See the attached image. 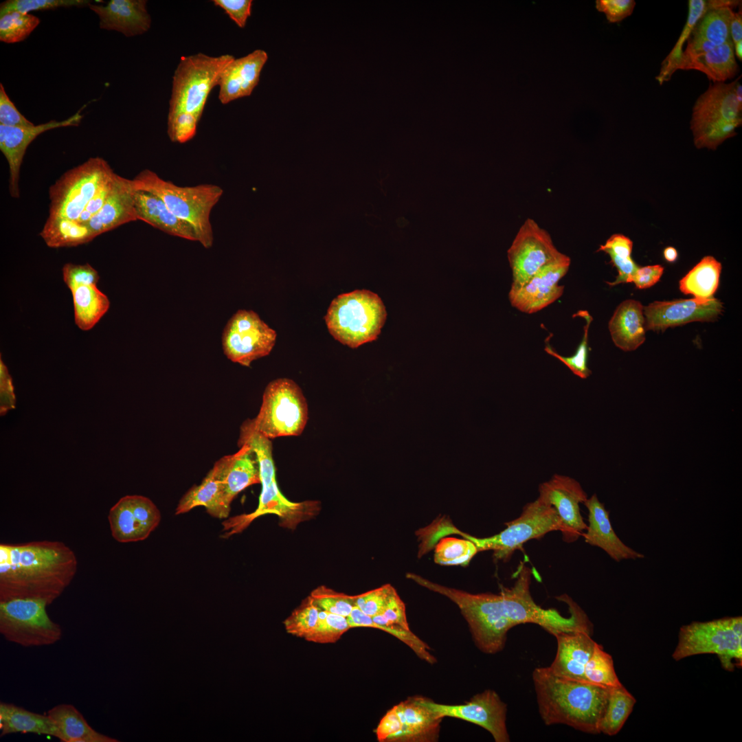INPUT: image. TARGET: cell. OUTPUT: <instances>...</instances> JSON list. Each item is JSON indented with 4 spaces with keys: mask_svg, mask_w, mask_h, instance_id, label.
I'll list each match as a JSON object with an SVG mask.
<instances>
[{
    "mask_svg": "<svg viewBox=\"0 0 742 742\" xmlns=\"http://www.w3.org/2000/svg\"><path fill=\"white\" fill-rule=\"evenodd\" d=\"M115 172L102 157H90L65 172L49 188V216L78 220L86 205Z\"/></svg>",
    "mask_w": 742,
    "mask_h": 742,
    "instance_id": "12",
    "label": "cell"
},
{
    "mask_svg": "<svg viewBox=\"0 0 742 742\" xmlns=\"http://www.w3.org/2000/svg\"><path fill=\"white\" fill-rule=\"evenodd\" d=\"M402 727L400 717L393 707L383 716L375 730L378 741H398Z\"/></svg>",
    "mask_w": 742,
    "mask_h": 742,
    "instance_id": "57",
    "label": "cell"
},
{
    "mask_svg": "<svg viewBox=\"0 0 742 742\" xmlns=\"http://www.w3.org/2000/svg\"><path fill=\"white\" fill-rule=\"evenodd\" d=\"M506 528L489 537L477 538L465 534L451 526V533L460 534L476 546L478 552L493 550L495 560L507 561L515 550L533 539L548 532L563 530L562 523L554 508L538 497L528 503L517 519L506 523Z\"/></svg>",
    "mask_w": 742,
    "mask_h": 742,
    "instance_id": "11",
    "label": "cell"
},
{
    "mask_svg": "<svg viewBox=\"0 0 742 742\" xmlns=\"http://www.w3.org/2000/svg\"><path fill=\"white\" fill-rule=\"evenodd\" d=\"M538 497L552 506L560 519L565 541H576L587 529L580 511L581 503L587 499L580 484L570 477L555 474L539 485Z\"/></svg>",
    "mask_w": 742,
    "mask_h": 742,
    "instance_id": "19",
    "label": "cell"
},
{
    "mask_svg": "<svg viewBox=\"0 0 742 742\" xmlns=\"http://www.w3.org/2000/svg\"><path fill=\"white\" fill-rule=\"evenodd\" d=\"M1 737L16 733H31L60 739V733L52 719L12 703L0 702Z\"/></svg>",
    "mask_w": 742,
    "mask_h": 742,
    "instance_id": "33",
    "label": "cell"
},
{
    "mask_svg": "<svg viewBox=\"0 0 742 742\" xmlns=\"http://www.w3.org/2000/svg\"><path fill=\"white\" fill-rule=\"evenodd\" d=\"M136 190L150 192L159 197L179 218L194 229L197 241L205 248L213 245L210 214L223 194L214 184L179 186L145 169L132 179Z\"/></svg>",
    "mask_w": 742,
    "mask_h": 742,
    "instance_id": "5",
    "label": "cell"
},
{
    "mask_svg": "<svg viewBox=\"0 0 742 742\" xmlns=\"http://www.w3.org/2000/svg\"><path fill=\"white\" fill-rule=\"evenodd\" d=\"M0 124L13 127H28L34 124L24 117L6 93L0 83Z\"/></svg>",
    "mask_w": 742,
    "mask_h": 742,
    "instance_id": "53",
    "label": "cell"
},
{
    "mask_svg": "<svg viewBox=\"0 0 742 742\" xmlns=\"http://www.w3.org/2000/svg\"><path fill=\"white\" fill-rule=\"evenodd\" d=\"M715 654L722 666L733 671L737 660L742 662V618L729 617L707 622H693L682 626L673 658Z\"/></svg>",
    "mask_w": 742,
    "mask_h": 742,
    "instance_id": "9",
    "label": "cell"
},
{
    "mask_svg": "<svg viewBox=\"0 0 742 742\" xmlns=\"http://www.w3.org/2000/svg\"><path fill=\"white\" fill-rule=\"evenodd\" d=\"M135 208L137 220L168 234L197 241L193 227L176 216L157 196L148 192L136 190Z\"/></svg>",
    "mask_w": 742,
    "mask_h": 742,
    "instance_id": "29",
    "label": "cell"
},
{
    "mask_svg": "<svg viewBox=\"0 0 742 742\" xmlns=\"http://www.w3.org/2000/svg\"><path fill=\"white\" fill-rule=\"evenodd\" d=\"M421 701L438 719H460L484 728L496 742L510 741L506 726L507 706L493 690L477 694L463 704H442L423 697Z\"/></svg>",
    "mask_w": 742,
    "mask_h": 742,
    "instance_id": "16",
    "label": "cell"
},
{
    "mask_svg": "<svg viewBox=\"0 0 742 742\" xmlns=\"http://www.w3.org/2000/svg\"><path fill=\"white\" fill-rule=\"evenodd\" d=\"M41 21L29 13L13 11L0 16V41L15 43L25 40Z\"/></svg>",
    "mask_w": 742,
    "mask_h": 742,
    "instance_id": "45",
    "label": "cell"
},
{
    "mask_svg": "<svg viewBox=\"0 0 742 742\" xmlns=\"http://www.w3.org/2000/svg\"><path fill=\"white\" fill-rule=\"evenodd\" d=\"M402 722L398 741H433L437 739L442 719L437 718L421 701L412 697L394 706Z\"/></svg>",
    "mask_w": 742,
    "mask_h": 742,
    "instance_id": "31",
    "label": "cell"
},
{
    "mask_svg": "<svg viewBox=\"0 0 742 742\" xmlns=\"http://www.w3.org/2000/svg\"><path fill=\"white\" fill-rule=\"evenodd\" d=\"M113 177V175L109 181H108L103 186L100 188V189L87 203L85 210L78 219L79 222L87 224V222L102 208V205H104L105 201L109 196L111 187V181Z\"/></svg>",
    "mask_w": 742,
    "mask_h": 742,
    "instance_id": "60",
    "label": "cell"
},
{
    "mask_svg": "<svg viewBox=\"0 0 742 742\" xmlns=\"http://www.w3.org/2000/svg\"><path fill=\"white\" fill-rule=\"evenodd\" d=\"M90 3L89 0H8L0 4V16L13 11L28 13L62 7H83Z\"/></svg>",
    "mask_w": 742,
    "mask_h": 742,
    "instance_id": "50",
    "label": "cell"
},
{
    "mask_svg": "<svg viewBox=\"0 0 742 742\" xmlns=\"http://www.w3.org/2000/svg\"><path fill=\"white\" fill-rule=\"evenodd\" d=\"M0 414L6 412L15 407V394L12 379L3 361L0 360Z\"/></svg>",
    "mask_w": 742,
    "mask_h": 742,
    "instance_id": "58",
    "label": "cell"
},
{
    "mask_svg": "<svg viewBox=\"0 0 742 742\" xmlns=\"http://www.w3.org/2000/svg\"><path fill=\"white\" fill-rule=\"evenodd\" d=\"M108 520L111 535L118 542L143 541L158 526L161 513L149 498L126 495L110 509Z\"/></svg>",
    "mask_w": 742,
    "mask_h": 742,
    "instance_id": "18",
    "label": "cell"
},
{
    "mask_svg": "<svg viewBox=\"0 0 742 742\" xmlns=\"http://www.w3.org/2000/svg\"><path fill=\"white\" fill-rule=\"evenodd\" d=\"M347 619L350 628L372 627L384 631L407 644L421 659L431 664L436 662L435 657L429 651L428 645L409 629H405L398 625L392 623L384 625H377L373 622L371 616L366 614L357 607L352 609Z\"/></svg>",
    "mask_w": 742,
    "mask_h": 742,
    "instance_id": "41",
    "label": "cell"
},
{
    "mask_svg": "<svg viewBox=\"0 0 742 742\" xmlns=\"http://www.w3.org/2000/svg\"><path fill=\"white\" fill-rule=\"evenodd\" d=\"M47 715L60 733L63 742H117V739L93 729L82 714L72 704H61L50 708Z\"/></svg>",
    "mask_w": 742,
    "mask_h": 742,
    "instance_id": "35",
    "label": "cell"
},
{
    "mask_svg": "<svg viewBox=\"0 0 742 742\" xmlns=\"http://www.w3.org/2000/svg\"><path fill=\"white\" fill-rule=\"evenodd\" d=\"M532 681L546 725L564 724L585 733H600L610 688L558 677L548 666L535 668Z\"/></svg>",
    "mask_w": 742,
    "mask_h": 742,
    "instance_id": "3",
    "label": "cell"
},
{
    "mask_svg": "<svg viewBox=\"0 0 742 742\" xmlns=\"http://www.w3.org/2000/svg\"><path fill=\"white\" fill-rule=\"evenodd\" d=\"M136 190L132 179L113 175L109 196L102 208L87 223L94 237L126 223L137 221Z\"/></svg>",
    "mask_w": 742,
    "mask_h": 742,
    "instance_id": "24",
    "label": "cell"
},
{
    "mask_svg": "<svg viewBox=\"0 0 742 742\" xmlns=\"http://www.w3.org/2000/svg\"><path fill=\"white\" fill-rule=\"evenodd\" d=\"M349 629L346 617L320 609L317 625L305 640L319 644L334 643Z\"/></svg>",
    "mask_w": 742,
    "mask_h": 742,
    "instance_id": "48",
    "label": "cell"
},
{
    "mask_svg": "<svg viewBox=\"0 0 742 742\" xmlns=\"http://www.w3.org/2000/svg\"><path fill=\"white\" fill-rule=\"evenodd\" d=\"M571 263L564 254L543 267L526 283L511 287L508 299L518 311L528 314L537 313L557 300L563 293L559 280L567 273Z\"/></svg>",
    "mask_w": 742,
    "mask_h": 742,
    "instance_id": "17",
    "label": "cell"
},
{
    "mask_svg": "<svg viewBox=\"0 0 742 742\" xmlns=\"http://www.w3.org/2000/svg\"><path fill=\"white\" fill-rule=\"evenodd\" d=\"M741 1L722 0L721 3L710 9L696 23L686 41L677 67L684 62L697 54L706 52L728 41H732L730 26L734 8Z\"/></svg>",
    "mask_w": 742,
    "mask_h": 742,
    "instance_id": "22",
    "label": "cell"
},
{
    "mask_svg": "<svg viewBox=\"0 0 742 742\" xmlns=\"http://www.w3.org/2000/svg\"><path fill=\"white\" fill-rule=\"evenodd\" d=\"M232 55L210 56L203 53L182 56L174 71L168 113V135L183 144L196 135L210 91Z\"/></svg>",
    "mask_w": 742,
    "mask_h": 742,
    "instance_id": "4",
    "label": "cell"
},
{
    "mask_svg": "<svg viewBox=\"0 0 742 742\" xmlns=\"http://www.w3.org/2000/svg\"><path fill=\"white\" fill-rule=\"evenodd\" d=\"M554 636L557 649L555 657L548 666L551 672L564 679L587 682L585 668L596 643L592 635L585 631H568Z\"/></svg>",
    "mask_w": 742,
    "mask_h": 742,
    "instance_id": "27",
    "label": "cell"
},
{
    "mask_svg": "<svg viewBox=\"0 0 742 742\" xmlns=\"http://www.w3.org/2000/svg\"><path fill=\"white\" fill-rule=\"evenodd\" d=\"M267 60V53L260 49L232 60L223 69L218 79L219 101L225 104L250 95L258 84L261 71Z\"/></svg>",
    "mask_w": 742,
    "mask_h": 742,
    "instance_id": "23",
    "label": "cell"
},
{
    "mask_svg": "<svg viewBox=\"0 0 742 742\" xmlns=\"http://www.w3.org/2000/svg\"><path fill=\"white\" fill-rule=\"evenodd\" d=\"M62 121L50 120L28 127H13L0 124V149L9 166V191L14 198L20 196L19 177L22 161L28 146L43 133L61 127L78 126L84 115L81 111Z\"/></svg>",
    "mask_w": 742,
    "mask_h": 742,
    "instance_id": "21",
    "label": "cell"
},
{
    "mask_svg": "<svg viewBox=\"0 0 742 742\" xmlns=\"http://www.w3.org/2000/svg\"><path fill=\"white\" fill-rule=\"evenodd\" d=\"M576 315L584 318L586 324L584 326L583 339L575 353L570 357L562 356L554 350L548 344L546 345L544 350L548 354L558 359L565 364L573 374L581 379H587L592 374L591 370L587 367V359L589 353L588 330L592 321V317L585 311H580Z\"/></svg>",
    "mask_w": 742,
    "mask_h": 742,
    "instance_id": "46",
    "label": "cell"
},
{
    "mask_svg": "<svg viewBox=\"0 0 742 742\" xmlns=\"http://www.w3.org/2000/svg\"><path fill=\"white\" fill-rule=\"evenodd\" d=\"M238 445L240 449L236 453L225 456L214 464L222 482L224 499L229 507L239 493L251 485L260 483L256 453L247 443Z\"/></svg>",
    "mask_w": 742,
    "mask_h": 742,
    "instance_id": "28",
    "label": "cell"
},
{
    "mask_svg": "<svg viewBox=\"0 0 742 742\" xmlns=\"http://www.w3.org/2000/svg\"><path fill=\"white\" fill-rule=\"evenodd\" d=\"M313 603L322 610L348 617L355 607L354 596L320 585L311 594Z\"/></svg>",
    "mask_w": 742,
    "mask_h": 742,
    "instance_id": "49",
    "label": "cell"
},
{
    "mask_svg": "<svg viewBox=\"0 0 742 742\" xmlns=\"http://www.w3.org/2000/svg\"><path fill=\"white\" fill-rule=\"evenodd\" d=\"M319 611L320 609L308 596L284 620L286 631L305 639L313 631L319 618Z\"/></svg>",
    "mask_w": 742,
    "mask_h": 742,
    "instance_id": "47",
    "label": "cell"
},
{
    "mask_svg": "<svg viewBox=\"0 0 742 742\" xmlns=\"http://www.w3.org/2000/svg\"><path fill=\"white\" fill-rule=\"evenodd\" d=\"M613 342L623 351H633L645 341L644 306L638 301L627 300L615 310L608 324Z\"/></svg>",
    "mask_w": 742,
    "mask_h": 742,
    "instance_id": "30",
    "label": "cell"
},
{
    "mask_svg": "<svg viewBox=\"0 0 742 742\" xmlns=\"http://www.w3.org/2000/svg\"><path fill=\"white\" fill-rule=\"evenodd\" d=\"M633 248V242L627 236L615 234L611 235L605 242L601 245L598 251H603L608 254L611 263L618 271L616 280L612 282H607L610 286H615L621 283L631 282L633 275L638 267L631 257Z\"/></svg>",
    "mask_w": 742,
    "mask_h": 742,
    "instance_id": "42",
    "label": "cell"
},
{
    "mask_svg": "<svg viewBox=\"0 0 742 742\" xmlns=\"http://www.w3.org/2000/svg\"><path fill=\"white\" fill-rule=\"evenodd\" d=\"M723 311V304L711 297L655 301L644 307L646 330L664 331L691 322H711Z\"/></svg>",
    "mask_w": 742,
    "mask_h": 742,
    "instance_id": "20",
    "label": "cell"
},
{
    "mask_svg": "<svg viewBox=\"0 0 742 742\" xmlns=\"http://www.w3.org/2000/svg\"><path fill=\"white\" fill-rule=\"evenodd\" d=\"M478 552L474 543L467 539H441L435 547L434 561L443 565L466 566Z\"/></svg>",
    "mask_w": 742,
    "mask_h": 742,
    "instance_id": "44",
    "label": "cell"
},
{
    "mask_svg": "<svg viewBox=\"0 0 742 742\" xmlns=\"http://www.w3.org/2000/svg\"><path fill=\"white\" fill-rule=\"evenodd\" d=\"M585 678L587 682L605 688L622 684L615 671L612 657L598 643L586 664Z\"/></svg>",
    "mask_w": 742,
    "mask_h": 742,
    "instance_id": "43",
    "label": "cell"
},
{
    "mask_svg": "<svg viewBox=\"0 0 742 742\" xmlns=\"http://www.w3.org/2000/svg\"><path fill=\"white\" fill-rule=\"evenodd\" d=\"M722 0H690L686 24L671 52L662 63V67L656 80L660 85L668 81L675 72V67L683 53V45L686 42L691 30L699 20L711 8L719 5Z\"/></svg>",
    "mask_w": 742,
    "mask_h": 742,
    "instance_id": "39",
    "label": "cell"
},
{
    "mask_svg": "<svg viewBox=\"0 0 742 742\" xmlns=\"http://www.w3.org/2000/svg\"><path fill=\"white\" fill-rule=\"evenodd\" d=\"M636 702V699L622 684L610 688L606 708L599 723V732L609 736L618 733Z\"/></svg>",
    "mask_w": 742,
    "mask_h": 742,
    "instance_id": "40",
    "label": "cell"
},
{
    "mask_svg": "<svg viewBox=\"0 0 742 742\" xmlns=\"http://www.w3.org/2000/svg\"><path fill=\"white\" fill-rule=\"evenodd\" d=\"M70 291L75 324L82 330L92 329L110 307L108 297L97 285L80 286Z\"/></svg>",
    "mask_w": 742,
    "mask_h": 742,
    "instance_id": "36",
    "label": "cell"
},
{
    "mask_svg": "<svg viewBox=\"0 0 742 742\" xmlns=\"http://www.w3.org/2000/svg\"><path fill=\"white\" fill-rule=\"evenodd\" d=\"M146 5V0H111L105 5L90 3L89 7L98 16L101 29L132 37L146 33L151 27Z\"/></svg>",
    "mask_w": 742,
    "mask_h": 742,
    "instance_id": "25",
    "label": "cell"
},
{
    "mask_svg": "<svg viewBox=\"0 0 742 742\" xmlns=\"http://www.w3.org/2000/svg\"><path fill=\"white\" fill-rule=\"evenodd\" d=\"M663 272L664 267L660 265L638 267L633 276L631 282H633L638 289H647L656 284Z\"/></svg>",
    "mask_w": 742,
    "mask_h": 742,
    "instance_id": "59",
    "label": "cell"
},
{
    "mask_svg": "<svg viewBox=\"0 0 742 742\" xmlns=\"http://www.w3.org/2000/svg\"><path fill=\"white\" fill-rule=\"evenodd\" d=\"M387 317L381 297L369 290L339 295L324 319L330 335L352 348L376 339Z\"/></svg>",
    "mask_w": 742,
    "mask_h": 742,
    "instance_id": "7",
    "label": "cell"
},
{
    "mask_svg": "<svg viewBox=\"0 0 742 742\" xmlns=\"http://www.w3.org/2000/svg\"><path fill=\"white\" fill-rule=\"evenodd\" d=\"M62 271L63 281L70 290L80 286L97 285L100 280L98 272L88 263H67Z\"/></svg>",
    "mask_w": 742,
    "mask_h": 742,
    "instance_id": "52",
    "label": "cell"
},
{
    "mask_svg": "<svg viewBox=\"0 0 742 742\" xmlns=\"http://www.w3.org/2000/svg\"><path fill=\"white\" fill-rule=\"evenodd\" d=\"M45 601L32 598L0 600V633L8 642L24 647L52 645L62 628L48 616Z\"/></svg>",
    "mask_w": 742,
    "mask_h": 742,
    "instance_id": "13",
    "label": "cell"
},
{
    "mask_svg": "<svg viewBox=\"0 0 742 742\" xmlns=\"http://www.w3.org/2000/svg\"><path fill=\"white\" fill-rule=\"evenodd\" d=\"M532 574L531 570L521 563L513 586L503 588L498 594H471L440 585L436 591L458 606L476 646L485 653L501 651L508 631L521 624L537 625L552 636L568 631H585L592 635L593 627L589 618L569 596L557 597L568 605L567 617L535 602L530 590Z\"/></svg>",
    "mask_w": 742,
    "mask_h": 742,
    "instance_id": "1",
    "label": "cell"
},
{
    "mask_svg": "<svg viewBox=\"0 0 742 742\" xmlns=\"http://www.w3.org/2000/svg\"><path fill=\"white\" fill-rule=\"evenodd\" d=\"M198 506H203L207 513L216 518H227L229 515L230 507L225 504L222 482L214 465L199 485L192 487L181 497L175 514L186 513Z\"/></svg>",
    "mask_w": 742,
    "mask_h": 742,
    "instance_id": "32",
    "label": "cell"
},
{
    "mask_svg": "<svg viewBox=\"0 0 742 742\" xmlns=\"http://www.w3.org/2000/svg\"><path fill=\"white\" fill-rule=\"evenodd\" d=\"M665 260L668 262H674L678 256L677 251L673 247H667L663 251Z\"/></svg>",
    "mask_w": 742,
    "mask_h": 742,
    "instance_id": "62",
    "label": "cell"
},
{
    "mask_svg": "<svg viewBox=\"0 0 742 742\" xmlns=\"http://www.w3.org/2000/svg\"><path fill=\"white\" fill-rule=\"evenodd\" d=\"M307 420L308 405L300 387L285 378L267 385L259 413L249 419L253 427L270 440L299 436Z\"/></svg>",
    "mask_w": 742,
    "mask_h": 742,
    "instance_id": "10",
    "label": "cell"
},
{
    "mask_svg": "<svg viewBox=\"0 0 742 742\" xmlns=\"http://www.w3.org/2000/svg\"><path fill=\"white\" fill-rule=\"evenodd\" d=\"M636 6L634 0H597L596 8L603 12L609 23H618L630 16Z\"/></svg>",
    "mask_w": 742,
    "mask_h": 742,
    "instance_id": "54",
    "label": "cell"
},
{
    "mask_svg": "<svg viewBox=\"0 0 742 742\" xmlns=\"http://www.w3.org/2000/svg\"><path fill=\"white\" fill-rule=\"evenodd\" d=\"M737 79L711 84L695 102L690 129L696 148L715 150L737 135L742 124V106L735 95Z\"/></svg>",
    "mask_w": 742,
    "mask_h": 742,
    "instance_id": "8",
    "label": "cell"
},
{
    "mask_svg": "<svg viewBox=\"0 0 742 742\" xmlns=\"http://www.w3.org/2000/svg\"><path fill=\"white\" fill-rule=\"evenodd\" d=\"M730 33L734 45V54L742 60V9L741 3L737 12L734 11L730 21Z\"/></svg>",
    "mask_w": 742,
    "mask_h": 742,
    "instance_id": "61",
    "label": "cell"
},
{
    "mask_svg": "<svg viewBox=\"0 0 742 742\" xmlns=\"http://www.w3.org/2000/svg\"><path fill=\"white\" fill-rule=\"evenodd\" d=\"M732 41L706 52L693 56L682 63L677 70H697L713 83L725 82L739 71Z\"/></svg>",
    "mask_w": 742,
    "mask_h": 742,
    "instance_id": "34",
    "label": "cell"
},
{
    "mask_svg": "<svg viewBox=\"0 0 742 742\" xmlns=\"http://www.w3.org/2000/svg\"><path fill=\"white\" fill-rule=\"evenodd\" d=\"M394 587L386 584L379 588L355 595V607L366 614L374 616L381 613L386 601Z\"/></svg>",
    "mask_w": 742,
    "mask_h": 742,
    "instance_id": "51",
    "label": "cell"
},
{
    "mask_svg": "<svg viewBox=\"0 0 742 742\" xmlns=\"http://www.w3.org/2000/svg\"><path fill=\"white\" fill-rule=\"evenodd\" d=\"M588 510V525L583 532L585 541L603 550L617 562L644 557L624 543L616 534L609 519V513L596 494L583 503Z\"/></svg>",
    "mask_w": 742,
    "mask_h": 742,
    "instance_id": "26",
    "label": "cell"
},
{
    "mask_svg": "<svg viewBox=\"0 0 742 742\" xmlns=\"http://www.w3.org/2000/svg\"><path fill=\"white\" fill-rule=\"evenodd\" d=\"M276 333L253 311L239 310L225 325L222 346L232 362L249 367L251 363L268 355L273 348Z\"/></svg>",
    "mask_w": 742,
    "mask_h": 742,
    "instance_id": "14",
    "label": "cell"
},
{
    "mask_svg": "<svg viewBox=\"0 0 742 742\" xmlns=\"http://www.w3.org/2000/svg\"><path fill=\"white\" fill-rule=\"evenodd\" d=\"M561 254L546 229L532 218L526 219L508 250L513 278L511 287L524 285Z\"/></svg>",
    "mask_w": 742,
    "mask_h": 742,
    "instance_id": "15",
    "label": "cell"
},
{
    "mask_svg": "<svg viewBox=\"0 0 742 742\" xmlns=\"http://www.w3.org/2000/svg\"><path fill=\"white\" fill-rule=\"evenodd\" d=\"M381 614L389 623L398 625L409 629L405 614V606L396 589L390 593Z\"/></svg>",
    "mask_w": 742,
    "mask_h": 742,
    "instance_id": "56",
    "label": "cell"
},
{
    "mask_svg": "<svg viewBox=\"0 0 742 742\" xmlns=\"http://www.w3.org/2000/svg\"><path fill=\"white\" fill-rule=\"evenodd\" d=\"M40 235L52 248L76 247L95 238L87 224L66 218L48 217Z\"/></svg>",
    "mask_w": 742,
    "mask_h": 742,
    "instance_id": "37",
    "label": "cell"
},
{
    "mask_svg": "<svg viewBox=\"0 0 742 742\" xmlns=\"http://www.w3.org/2000/svg\"><path fill=\"white\" fill-rule=\"evenodd\" d=\"M242 443L249 445L257 455L262 490L258 508L252 513L241 516L239 521L235 524L236 530L243 528L256 517L266 514L276 515L280 518L281 523L290 528L313 516L318 510V502H293L280 491L276 480L271 440L247 423L243 424L240 429L238 445Z\"/></svg>",
    "mask_w": 742,
    "mask_h": 742,
    "instance_id": "6",
    "label": "cell"
},
{
    "mask_svg": "<svg viewBox=\"0 0 742 742\" xmlns=\"http://www.w3.org/2000/svg\"><path fill=\"white\" fill-rule=\"evenodd\" d=\"M212 2L223 10L239 27L246 25L251 13V0H213Z\"/></svg>",
    "mask_w": 742,
    "mask_h": 742,
    "instance_id": "55",
    "label": "cell"
},
{
    "mask_svg": "<svg viewBox=\"0 0 742 742\" xmlns=\"http://www.w3.org/2000/svg\"><path fill=\"white\" fill-rule=\"evenodd\" d=\"M721 264L714 257H704L679 281V289L695 298L707 300L713 297L719 286Z\"/></svg>",
    "mask_w": 742,
    "mask_h": 742,
    "instance_id": "38",
    "label": "cell"
},
{
    "mask_svg": "<svg viewBox=\"0 0 742 742\" xmlns=\"http://www.w3.org/2000/svg\"><path fill=\"white\" fill-rule=\"evenodd\" d=\"M74 552L59 541L0 544V600L32 598L48 605L69 585L77 571Z\"/></svg>",
    "mask_w": 742,
    "mask_h": 742,
    "instance_id": "2",
    "label": "cell"
}]
</instances>
